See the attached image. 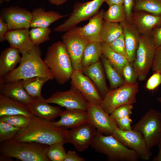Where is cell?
<instances>
[{"mask_svg": "<svg viewBox=\"0 0 161 161\" xmlns=\"http://www.w3.org/2000/svg\"><path fill=\"white\" fill-rule=\"evenodd\" d=\"M32 17L30 27H47L57 20L67 15H61L52 10L46 12L44 8L38 7L34 9L32 12Z\"/></svg>", "mask_w": 161, "mask_h": 161, "instance_id": "26", "label": "cell"}, {"mask_svg": "<svg viewBox=\"0 0 161 161\" xmlns=\"http://www.w3.org/2000/svg\"><path fill=\"white\" fill-rule=\"evenodd\" d=\"M62 39L70 57L74 70L82 71V58L85 48L89 42L73 29L65 32Z\"/></svg>", "mask_w": 161, "mask_h": 161, "instance_id": "12", "label": "cell"}, {"mask_svg": "<svg viewBox=\"0 0 161 161\" xmlns=\"http://www.w3.org/2000/svg\"><path fill=\"white\" fill-rule=\"evenodd\" d=\"M151 35L155 47L157 48L161 46V27L154 28Z\"/></svg>", "mask_w": 161, "mask_h": 161, "instance_id": "46", "label": "cell"}, {"mask_svg": "<svg viewBox=\"0 0 161 161\" xmlns=\"http://www.w3.org/2000/svg\"><path fill=\"white\" fill-rule=\"evenodd\" d=\"M103 66L100 60L83 69L82 71L92 80L104 97L109 90L106 84Z\"/></svg>", "mask_w": 161, "mask_h": 161, "instance_id": "25", "label": "cell"}, {"mask_svg": "<svg viewBox=\"0 0 161 161\" xmlns=\"http://www.w3.org/2000/svg\"><path fill=\"white\" fill-rule=\"evenodd\" d=\"M0 16L7 23L9 30L30 27L32 12L25 8L15 6L4 8Z\"/></svg>", "mask_w": 161, "mask_h": 161, "instance_id": "15", "label": "cell"}, {"mask_svg": "<svg viewBox=\"0 0 161 161\" xmlns=\"http://www.w3.org/2000/svg\"><path fill=\"white\" fill-rule=\"evenodd\" d=\"M49 147L35 142L11 140L0 143V160L13 157L22 161H50L47 155Z\"/></svg>", "mask_w": 161, "mask_h": 161, "instance_id": "3", "label": "cell"}, {"mask_svg": "<svg viewBox=\"0 0 161 161\" xmlns=\"http://www.w3.org/2000/svg\"><path fill=\"white\" fill-rule=\"evenodd\" d=\"M29 29H19L9 30L5 38L10 47L18 49L21 55L28 52L34 45L30 39Z\"/></svg>", "mask_w": 161, "mask_h": 161, "instance_id": "19", "label": "cell"}, {"mask_svg": "<svg viewBox=\"0 0 161 161\" xmlns=\"http://www.w3.org/2000/svg\"><path fill=\"white\" fill-rule=\"evenodd\" d=\"M96 152L105 155L110 161H137L140 158L134 150L126 147L112 135H105L97 131L91 145Z\"/></svg>", "mask_w": 161, "mask_h": 161, "instance_id": "5", "label": "cell"}, {"mask_svg": "<svg viewBox=\"0 0 161 161\" xmlns=\"http://www.w3.org/2000/svg\"><path fill=\"white\" fill-rule=\"evenodd\" d=\"M65 128L56 126L51 121L32 115L26 127L21 128L12 140L20 142H35L50 145L61 142L67 143Z\"/></svg>", "mask_w": 161, "mask_h": 161, "instance_id": "1", "label": "cell"}, {"mask_svg": "<svg viewBox=\"0 0 161 161\" xmlns=\"http://www.w3.org/2000/svg\"><path fill=\"white\" fill-rule=\"evenodd\" d=\"M102 54L106 58L112 66L123 77V70L129 61L125 56L113 50L109 44L102 42Z\"/></svg>", "mask_w": 161, "mask_h": 161, "instance_id": "29", "label": "cell"}, {"mask_svg": "<svg viewBox=\"0 0 161 161\" xmlns=\"http://www.w3.org/2000/svg\"><path fill=\"white\" fill-rule=\"evenodd\" d=\"M51 80L48 77H36L23 80L24 87L33 98L42 96L41 90L43 85Z\"/></svg>", "mask_w": 161, "mask_h": 161, "instance_id": "31", "label": "cell"}, {"mask_svg": "<svg viewBox=\"0 0 161 161\" xmlns=\"http://www.w3.org/2000/svg\"><path fill=\"white\" fill-rule=\"evenodd\" d=\"M160 143H161V140H160Z\"/></svg>", "mask_w": 161, "mask_h": 161, "instance_id": "54", "label": "cell"}, {"mask_svg": "<svg viewBox=\"0 0 161 161\" xmlns=\"http://www.w3.org/2000/svg\"><path fill=\"white\" fill-rule=\"evenodd\" d=\"M133 11H143L161 15V0H134Z\"/></svg>", "mask_w": 161, "mask_h": 161, "instance_id": "34", "label": "cell"}, {"mask_svg": "<svg viewBox=\"0 0 161 161\" xmlns=\"http://www.w3.org/2000/svg\"><path fill=\"white\" fill-rule=\"evenodd\" d=\"M131 23L140 34L151 35L153 30L161 24V15L143 11H134Z\"/></svg>", "mask_w": 161, "mask_h": 161, "instance_id": "18", "label": "cell"}, {"mask_svg": "<svg viewBox=\"0 0 161 161\" xmlns=\"http://www.w3.org/2000/svg\"><path fill=\"white\" fill-rule=\"evenodd\" d=\"M42 96L33 99L28 104L32 115L44 119L51 121L58 116L62 111L58 107L51 106Z\"/></svg>", "mask_w": 161, "mask_h": 161, "instance_id": "22", "label": "cell"}, {"mask_svg": "<svg viewBox=\"0 0 161 161\" xmlns=\"http://www.w3.org/2000/svg\"><path fill=\"white\" fill-rule=\"evenodd\" d=\"M130 116H127L121 118L116 121L117 127L123 130H132L131 124L132 122Z\"/></svg>", "mask_w": 161, "mask_h": 161, "instance_id": "43", "label": "cell"}, {"mask_svg": "<svg viewBox=\"0 0 161 161\" xmlns=\"http://www.w3.org/2000/svg\"><path fill=\"white\" fill-rule=\"evenodd\" d=\"M157 100L161 104V97H159L157 98Z\"/></svg>", "mask_w": 161, "mask_h": 161, "instance_id": "52", "label": "cell"}, {"mask_svg": "<svg viewBox=\"0 0 161 161\" xmlns=\"http://www.w3.org/2000/svg\"><path fill=\"white\" fill-rule=\"evenodd\" d=\"M0 121L22 128L29 124L31 121V117L21 114L4 115L0 117Z\"/></svg>", "mask_w": 161, "mask_h": 161, "instance_id": "38", "label": "cell"}, {"mask_svg": "<svg viewBox=\"0 0 161 161\" xmlns=\"http://www.w3.org/2000/svg\"><path fill=\"white\" fill-rule=\"evenodd\" d=\"M97 130L89 122L66 131L67 143L79 152L86 150L93 143Z\"/></svg>", "mask_w": 161, "mask_h": 161, "instance_id": "13", "label": "cell"}, {"mask_svg": "<svg viewBox=\"0 0 161 161\" xmlns=\"http://www.w3.org/2000/svg\"><path fill=\"white\" fill-rule=\"evenodd\" d=\"M100 59L109 82L110 89H115L123 85L125 83L123 77L112 66L103 54Z\"/></svg>", "mask_w": 161, "mask_h": 161, "instance_id": "32", "label": "cell"}, {"mask_svg": "<svg viewBox=\"0 0 161 161\" xmlns=\"http://www.w3.org/2000/svg\"><path fill=\"white\" fill-rule=\"evenodd\" d=\"M21 129L7 123L0 121V143L12 139Z\"/></svg>", "mask_w": 161, "mask_h": 161, "instance_id": "37", "label": "cell"}, {"mask_svg": "<svg viewBox=\"0 0 161 161\" xmlns=\"http://www.w3.org/2000/svg\"><path fill=\"white\" fill-rule=\"evenodd\" d=\"M51 32V30L49 27H33L29 30L31 40L34 45H37L49 40Z\"/></svg>", "mask_w": 161, "mask_h": 161, "instance_id": "35", "label": "cell"}, {"mask_svg": "<svg viewBox=\"0 0 161 161\" xmlns=\"http://www.w3.org/2000/svg\"><path fill=\"white\" fill-rule=\"evenodd\" d=\"M18 114L29 117L33 115L28 105L15 101L0 93V117Z\"/></svg>", "mask_w": 161, "mask_h": 161, "instance_id": "24", "label": "cell"}, {"mask_svg": "<svg viewBox=\"0 0 161 161\" xmlns=\"http://www.w3.org/2000/svg\"><path fill=\"white\" fill-rule=\"evenodd\" d=\"M70 79L71 86L78 90L88 102L100 105L103 98L93 82L82 71L74 70Z\"/></svg>", "mask_w": 161, "mask_h": 161, "instance_id": "16", "label": "cell"}, {"mask_svg": "<svg viewBox=\"0 0 161 161\" xmlns=\"http://www.w3.org/2000/svg\"><path fill=\"white\" fill-rule=\"evenodd\" d=\"M123 33L120 23L104 21L101 37L102 42L109 44L120 36Z\"/></svg>", "mask_w": 161, "mask_h": 161, "instance_id": "30", "label": "cell"}, {"mask_svg": "<svg viewBox=\"0 0 161 161\" xmlns=\"http://www.w3.org/2000/svg\"><path fill=\"white\" fill-rule=\"evenodd\" d=\"M157 145L159 149V153L157 156L153 158V161H161V143H159Z\"/></svg>", "mask_w": 161, "mask_h": 161, "instance_id": "51", "label": "cell"}, {"mask_svg": "<svg viewBox=\"0 0 161 161\" xmlns=\"http://www.w3.org/2000/svg\"><path fill=\"white\" fill-rule=\"evenodd\" d=\"M85 159L79 156L75 151L69 150L64 161H85Z\"/></svg>", "mask_w": 161, "mask_h": 161, "instance_id": "48", "label": "cell"}, {"mask_svg": "<svg viewBox=\"0 0 161 161\" xmlns=\"http://www.w3.org/2000/svg\"><path fill=\"white\" fill-rule=\"evenodd\" d=\"M102 55L101 43L88 42L85 48L82 58L83 69L99 61Z\"/></svg>", "mask_w": 161, "mask_h": 161, "instance_id": "28", "label": "cell"}, {"mask_svg": "<svg viewBox=\"0 0 161 161\" xmlns=\"http://www.w3.org/2000/svg\"><path fill=\"white\" fill-rule=\"evenodd\" d=\"M108 10L104 11V21L120 23L126 21V16L123 4H114L109 6Z\"/></svg>", "mask_w": 161, "mask_h": 161, "instance_id": "33", "label": "cell"}, {"mask_svg": "<svg viewBox=\"0 0 161 161\" xmlns=\"http://www.w3.org/2000/svg\"><path fill=\"white\" fill-rule=\"evenodd\" d=\"M139 84L125 83L117 88L109 90L103 98L100 106L107 113L111 114L117 108L126 104L133 105L137 102Z\"/></svg>", "mask_w": 161, "mask_h": 161, "instance_id": "6", "label": "cell"}, {"mask_svg": "<svg viewBox=\"0 0 161 161\" xmlns=\"http://www.w3.org/2000/svg\"><path fill=\"white\" fill-rule=\"evenodd\" d=\"M9 31L7 25L3 19L0 16V41L2 42L5 40V35Z\"/></svg>", "mask_w": 161, "mask_h": 161, "instance_id": "47", "label": "cell"}, {"mask_svg": "<svg viewBox=\"0 0 161 161\" xmlns=\"http://www.w3.org/2000/svg\"><path fill=\"white\" fill-rule=\"evenodd\" d=\"M109 45L114 52L125 56L128 59L123 33L118 38L109 44Z\"/></svg>", "mask_w": 161, "mask_h": 161, "instance_id": "41", "label": "cell"}, {"mask_svg": "<svg viewBox=\"0 0 161 161\" xmlns=\"http://www.w3.org/2000/svg\"><path fill=\"white\" fill-rule=\"evenodd\" d=\"M105 0H93L84 2H77L73 11L64 23L55 27L54 31L65 32L72 29L80 22L89 19L96 14Z\"/></svg>", "mask_w": 161, "mask_h": 161, "instance_id": "9", "label": "cell"}, {"mask_svg": "<svg viewBox=\"0 0 161 161\" xmlns=\"http://www.w3.org/2000/svg\"><path fill=\"white\" fill-rule=\"evenodd\" d=\"M16 49L10 47L1 52L0 56V78L15 69L21 58Z\"/></svg>", "mask_w": 161, "mask_h": 161, "instance_id": "27", "label": "cell"}, {"mask_svg": "<svg viewBox=\"0 0 161 161\" xmlns=\"http://www.w3.org/2000/svg\"><path fill=\"white\" fill-rule=\"evenodd\" d=\"M132 129L142 134L150 151L161 140V112L150 109L132 127Z\"/></svg>", "mask_w": 161, "mask_h": 161, "instance_id": "8", "label": "cell"}, {"mask_svg": "<svg viewBox=\"0 0 161 161\" xmlns=\"http://www.w3.org/2000/svg\"><path fill=\"white\" fill-rule=\"evenodd\" d=\"M161 83V74L154 72L148 79L145 87L150 91L154 90Z\"/></svg>", "mask_w": 161, "mask_h": 161, "instance_id": "42", "label": "cell"}, {"mask_svg": "<svg viewBox=\"0 0 161 161\" xmlns=\"http://www.w3.org/2000/svg\"><path fill=\"white\" fill-rule=\"evenodd\" d=\"M10 0H0V4H1L3 2V1L8 2L10 1Z\"/></svg>", "mask_w": 161, "mask_h": 161, "instance_id": "53", "label": "cell"}, {"mask_svg": "<svg viewBox=\"0 0 161 161\" xmlns=\"http://www.w3.org/2000/svg\"><path fill=\"white\" fill-rule=\"evenodd\" d=\"M86 111L89 123L97 131L106 135L112 134L117 127L116 122L100 105L88 102Z\"/></svg>", "mask_w": 161, "mask_h": 161, "instance_id": "14", "label": "cell"}, {"mask_svg": "<svg viewBox=\"0 0 161 161\" xmlns=\"http://www.w3.org/2000/svg\"><path fill=\"white\" fill-rule=\"evenodd\" d=\"M44 61L58 83L64 84L70 79L74 70L62 41L54 42L48 47Z\"/></svg>", "mask_w": 161, "mask_h": 161, "instance_id": "4", "label": "cell"}, {"mask_svg": "<svg viewBox=\"0 0 161 161\" xmlns=\"http://www.w3.org/2000/svg\"><path fill=\"white\" fill-rule=\"evenodd\" d=\"M134 4V0H124L123 5L126 16V21L131 23Z\"/></svg>", "mask_w": 161, "mask_h": 161, "instance_id": "45", "label": "cell"}, {"mask_svg": "<svg viewBox=\"0 0 161 161\" xmlns=\"http://www.w3.org/2000/svg\"><path fill=\"white\" fill-rule=\"evenodd\" d=\"M48 103L57 104L68 109H77L87 111L88 101L75 87L65 91H58L46 99Z\"/></svg>", "mask_w": 161, "mask_h": 161, "instance_id": "11", "label": "cell"}, {"mask_svg": "<svg viewBox=\"0 0 161 161\" xmlns=\"http://www.w3.org/2000/svg\"><path fill=\"white\" fill-rule=\"evenodd\" d=\"M62 143H56L49 145L47 156L50 161H64L66 153Z\"/></svg>", "mask_w": 161, "mask_h": 161, "instance_id": "36", "label": "cell"}, {"mask_svg": "<svg viewBox=\"0 0 161 161\" xmlns=\"http://www.w3.org/2000/svg\"><path fill=\"white\" fill-rule=\"evenodd\" d=\"M51 4L55 5L57 6L62 4L65 2L67 0H47Z\"/></svg>", "mask_w": 161, "mask_h": 161, "instance_id": "50", "label": "cell"}, {"mask_svg": "<svg viewBox=\"0 0 161 161\" xmlns=\"http://www.w3.org/2000/svg\"><path fill=\"white\" fill-rule=\"evenodd\" d=\"M60 118L53 122L56 126L64 128L72 129L89 122L86 111L77 109H66L62 111Z\"/></svg>", "mask_w": 161, "mask_h": 161, "instance_id": "21", "label": "cell"}, {"mask_svg": "<svg viewBox=\"0 0 161 161\" xmlns=\"http://www.w3.org/2000/svg\"><path fill=\"white\" fill-rule=\"evenodd\" d=\"M0 93L17 102L29 104L33 99L23 86V80L8 83H0Z\"/></svg>", "mask_w": 161, "mask_h": 161, "instance_id": "20", "label": "cell"}, {"mask_svg": "<svg viewBox=\"0 0 161 161\" xmlns=\"http://www.w3.org/2000/svg\"><path fill=\"white\" fill-rule=\"evenodd\" d=\"M104 11L101 9L90 18L88 24L82 27L73 29L80 36L89 42H102L101 32L104 21Z\"/></svg>", "mask_w": 161, "mask_h": 161, "instance_id": "17", "label": "cell"}, {"mask_svg": "<svg viewBox=\"0 0 161 161\" xmlns=\"http://www.w3.org/2000/svg\"><path fill=\"white\" fill-rule=\"evenodd\" d=\"M152 69L154 72L161 74V46L156 49L154 61Z\"/></svg>", "mask_w": 161, "mask_h": 161, "instance_id": "44", "label": "cell"}, {"mask_svg": "<svg viewBox=\"0 0 161 161\" xmlns=\"http://www.w3.org/2000/svg\"><path fill=\"white\" fill-rule=\"evenodd\" d=\"M124 0H105V2L109 6L114 4H122Z\"/></svg>", "mask_w": 161, "mask_h": 161, "instance_id": "49", "label": "cell"}, {"mask_svg": "<svg viewBox=\"0 0 161 161\" xmlns=\"http://www.w3.org/2000/svg\"><path fill=\"white\" fill-rule=\"evenodd\" d=\"M120 23L123 28L128 59L129 62L132 63L138 47L140 34L131 23L126 21Z\"/></svg>", "mask_w": 161, "mask_h": 161, "instance_id": "23", "label": "cell"}, {"mask_svg": "<svg viewBox=\"0 0 161 161\" xmlns=\"http://www.w3.org/2000/svg\"><path fill=\"white\" fill-rule=\"evenodd\" d=\"M128 148L135 151L143 160H148L152 155L142 134L134 130H123L117 127L112 134Z\"/></svg>", "mask_w": 161, "mask_h": 161, "instance_id": "10", "label": "cell"}, {"mask_svg": "<svg viewBox=\"0 0 161 161\" xmlns=\"http://www.w3.org/2000/svg\"><path fill=\"white\" fill-rule=\"evenodd\" d=\"M123 76L125 83H133L137 82L138 75L132 63L129 62L125 66L123 70Z\"/></svg>", "mask_w": 161, "mask_h": 161, "instance_id": "40", "label": "cell"}, {"mask_svg": "<svg viewBox=\"0 0 161 161\" xmlns=\"http://www.w3.org/2000/svg\"><path fill=\"white\" fill-rule=\"evenodd\" d=\"M39 45H34L28 52L22 54L19 66L0 78V83H8L36 77L54 79L50 69L41 58Z\"/></svg>", "mask_w": 161, "mask_h": 161, "instance_id": "2", "label": "cell"}, {"mask_svg": "<svg viewBox=\"0 0 161 161\" xmlns=\"http://www.w3.org/2000/svg\"><path fill=\"white\" fill-rule=\"evenodd\" d=\"M134 107L133 105L126 104L121 106L114 110L110 116L116 121L123 117L130 116L132 114V110Z\"/></svg>", "mask_w": 161, "mask_h": 161, "instance_id": "39", "label": "cell"}, {"mask_svg": "<svg viewBox=\"0 0 161 161\" xmlns=\"http://www.w3.org/2000/svg\"><path fill=\"white\" fill-rule=\"evenodd\" d=\"M156 49L151 35L140 34L138 47L132 63L139 81L145 79L152 68Z\"/></svg>", "mask_w": 161, "mask_h": 161, "instance_id": "7", "label": "cell"}]
</instances>
